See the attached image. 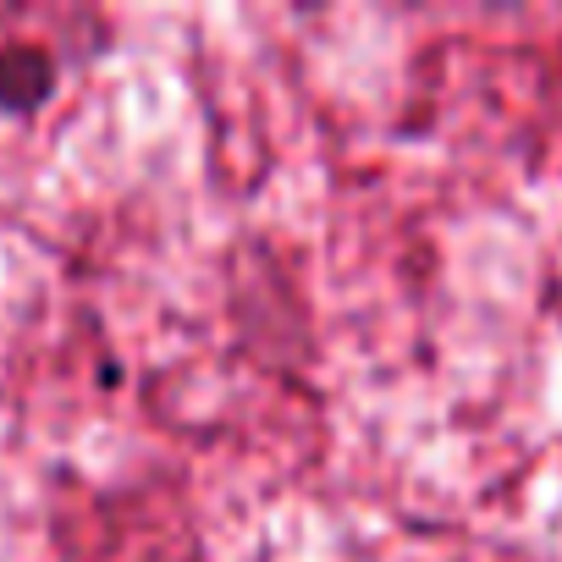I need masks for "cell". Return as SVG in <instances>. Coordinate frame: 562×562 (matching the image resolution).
I'll list each match as a JSON object with an SVG mask.
<instances>
[{
    "label": "cell",
    "instance_id": "1",
    "mask_svg": "<svg viewBox=\"0 0 562 562\" xmlns=\"http://www.w3.org/2000/svg\"><path fill=\"white\" fill-rule=\"evenodd\" d=\"M56 83H61V61H56L50 45H34V40L0 45V111H7V116L45 111Z\"/></svg>",
    "mask_w": 562,
    "mask_h": 562
}]
</instances>
